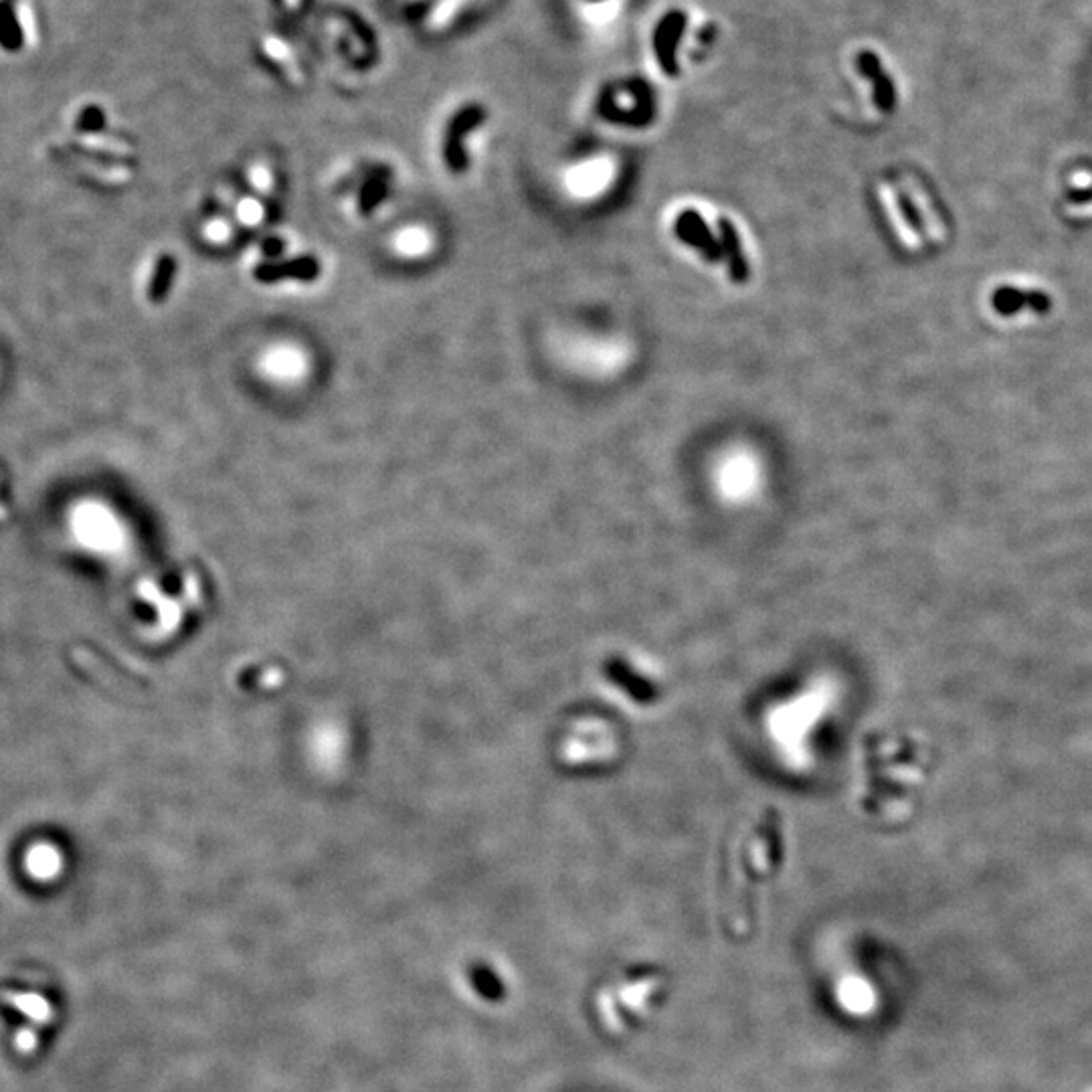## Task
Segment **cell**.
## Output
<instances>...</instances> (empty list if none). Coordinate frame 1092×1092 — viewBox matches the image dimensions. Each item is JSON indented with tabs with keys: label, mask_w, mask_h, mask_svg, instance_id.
I'll list each match as a JSON object with an SVG mask.
<instances>
[{
	"label": "cell",
	"mask_w": 1092,
	"mask_h": 1092,
	"mask_svg": "<svg viewBox=\"0 0 1092 1092\" xmlns=\"http://www.w3.org/2000/svg\"><path fill=\"white\" fill-rule=\"evenodd\" d=\"M425 248L423 233H407L401 237V250L407 254H419Z\"/></svg>",
	"instance_id": "14"
},
{
	"label": "cell",
	"mask_w": 1092,
	"mask_h": 1092,
	"mask_svg": "<svg viewBox=\"0 0 1092 1092\" xmlns=\"http://www.w3.org/2000/svg\"><path fill=\"white\" fill-rule=\"evenodd\" d=\"M24 43V35L13 3L0 0V47L5 51H19Z\"/></svg>",
	"instance_id": "9"
},
{
	"label": "cell",
	"mask_w": 1092,
	"mask_h": 1092,
	"mask_svg": "<svg viewBox=\"0 0 1092 1092\" xmlns=\"http://www.w3.org/2000/svg\"><path fill=\"white\" fill-rule=\"evenodd\" d=\"M860 71L872 81L874 86V101L882 109V112H892L896 103V92L892 79L884 73L878 58L874 53H862L858 58Z\"/></svg>",
	"instance_id": "6"
},
{
	"label": "cell",
	"mask_w": 1092,
	"mask_h": 1092,
	"mask_svg": "<svg viewBox=\"0 0 1092 1092\" xmlns=\"http://www.w3.org/2000/svg\"><path fill=\"white\" fill-rule=\"evenodd\" d=\"M482 120L480 109L470 107L468 112H463L459 118L453 120L449 132H448V142H446V160H448V167L451 169V173H463L468 167V158L463 154L461 148V136L470 132L478 122Z\"/></svg>",
	"instance_id": "7"
},
{
	"label": "cell",
	"mask_w": 1092,
	"mask_h": 1092,
	"mask_svg": "<svg viewBox=\"0 0 1092 1092\" xmlns=\"http://www.w3.org/2000/svg\"><path fill=\"white\" fill-rule=\"evenodd\" d=\"M77 128H79V130H84V132L101 130V128H103V114H101V109H99V107H88V109H84V114L79 116Z\"/></svg>",
	"instance_id": "12"
},
{
	"label": "cell",
	"mask_w": 1092,
	"mask_h": 1092,
	"mask_svg": "<svg viewBox=\"0 0 1092 1092\" xmlns=\"http://www.w3.org/2000/svg\"><path fill=\"white\" fill-rule=\"evenodd\" d=\"M385 195H387V186H385V184H376V182L369 184V186L365 188V193H363V211L367 213V211H370L372 207H376L378 201H380L382 197H385Z\"/></svg>",
	"instance_id": "13"
},
{
	"label": "cell",
	"mask_w": 1092,
	"mask_h": 1092,
	"mask_svg": "<svg viewBox=\"0 0 1092 1092\" xmlns=\"http://www.w3.org/2000/svg\"><path fill=\"white\" fill-rule=\"evenodd\" d=\"M320 276V263L314 257H297L282 263H263L255 269V278L263 284H278L282 280L312 282Z\"/></svg>",
	"instance_id": "4"
},
{
	"label": "cell",
	"mask_w": 1092,
	"mask_h": 1092,
	"mask_svg": "<svg viewBox=\"0 0 1092 1092\" xmlns=\"http://www.w3.org/2000/svg\"><path fill=\"white\" fill-rule=\"evenodd\" d=\"M668 994L670 977L664 969L645 965L627 971L597 994L599 1022L609 1035H630L658 1016Z\"/></svg>",
	"instance_id": "1"
},
{
	"label": "cell",
	"mask_w": 1092,
	"mask_h": 1092,
	"mask_svg": "<svg viewBox=\"0 0 1092 1092\" xmlns=\"http://www.w3.org/2000/svg\"><path fill=\"white\" fill-rule=\"evenodd\" d=\"M896 203H898L900 213H903V216H905L907 225H909L915 233L924 235V233H926V225H924V221H922V214H920L918 207L915 205V201L911 199V195L907 193V190H898V193H896Z\"/></svg>",
	"instance_id": "10"
},
{
	"label": "cell",
	"mask_w": 1092,
	"mask_h": 1092,
	"mask_svg": "<svg viewBox=\"0 0 1092 1092\" xmlns=\"http://www.w3.org/2000/svg\"><path fill=\"white\" fill-rule=\"evenodd\" d=\"M719 229H721V245H722V255L728 261V273H730V280L734 284H745L751 276V267L747 261V255L743 252V245L739 239V233H736L734 225L728 221L726 216L719 218Z\"/></svg>",
	"instance_id": "5"
},
{
	"label": "cell",
	"mask_w": 1092,
	"mask_h": 1092,
	"mask_svg": "<svg viewBox=\"0 0 1092 1092\" xmlns=\"http://www.w3.org/2000/svg\"><path fill=\"white\" fill-rule=\"evenodd\" d=\"M684 31V17L682 15H670L662 20L658 35H655V51H658V59L660 65L664 67V71L668 75H676V58H674V51H676V43Z\"/></svg>",
	"instance_id": "8"
},
{
	"label": "cell",
	"mask_w": 1092,
	"mask_h": 1092,
	"mask_svg": "<svg viewBox=\"0 0 1092 1092\" xmlns=\"http://www.w3.org/2000/svg\"><path fill=\"white\" fill-rule=\"evenodd\" d=\"M674 231L676 237L680 241H684L690 248L698 250L708 261H721L722 255V245L715 239V235L710 233L706 221L702 218V214L694 209H686L682 211L676 216V223H674Z\"/></svg>",
	"instance_id": "2"
},
{
	"label": "cell",
	"mask_w": 1092,
	"mask_h": 1092,
	"mask_svg": "<svg viewBox=\"0 0 1092 1092\" xmlns=\"http://www.w3.org/2000/svg\"><path fill=\"white\" fill-rule=\"evenodd\" d=\"M269 367L273 369V372H278V374H293L297 370V359H295L293 352H288V350L276 352L269 361Z\"/></svg>",
	"instance_id": "11"
},
{
	"label": "cell",
	"mask_w": 1092,
	"mask_h": 1092,
	"mask_svg": "<svg viewBox=\"0 0 1092 1092\" xmlns=\"http://www.w3.org/2000/svg\"><path fill=\"white\" fill-rule=\"evenodd\" d=\"M7 3H15V0H7Z\"/></svg>",
	"instance_id": "15"
},
{
	"label": "cell",
	"mask_w": 1092,
	"mask_h": 1092,
	"mask_svg": "<svg viewBox=\"0 0 1092 1092\" xmlns=\"http://www.w3.org/2000/svg\"><path fill=\"white\" fill-rule=\"evenodd\" d=\"M992 306L999 316H1014L1022 310H1032L1035 314H1048L1052 310V299L1040 290H1020V288H997L992 295Z\"/></svg>",
	"instance_id": "3"
}]
</instances>
